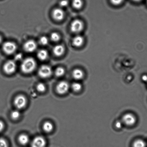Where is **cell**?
I'll list each match as a JSON object with an SVG mask.
<instances>
[{
	"mask_svg": "<svg viewBox=\"0 0 147 147\" xmlns=\"http://www.w3.org/2000/svg\"><path fill=\"white\" fill-rule=\"evenodd\" d=\"M37 67L35 60L32 57H28L24 60L21 65V69L23 73L29 74L32 72Z\"/></svg>",
	"mask_w": 147,
	"mask_h": 147,
	"instance_id": "1",
	"label": "cell"
},
{
	"mask_svg": "<svg viewBox=\"0 0 147 147\" xmlns=\"http://www.w3.org/2000/svg\"><path fill=\"white\" fill-rule=\"evenodd\" d=\"M2 48L3 51L5 54L11 55L15 52L17 47L15 43L11 41H7L3 44Z\"/></svg>",
	"mask_w": 147,
	"mask_h": 147,
	"instance_id": "2",
	"label": "cell"
},
{
	"mask_svg": "<svg viewBox=\"0 0 147 147\" xmlns=\"http://www.w3.org/2000/svg\"><path fill=\"white\" fill-rule=\"evenodd\" d=\"M52 73L51 67L47 65H43L39 69L38 74L43 78H47L51 76Z\"/></svg>",
	"mask_w": 147,
	"mask_h": 147,
	"instance_id": "3",
	"label": "cell"
},
{
	"mask_svg": "<svg viewBox=\"0 0 147 147\" xmlns=\"http://www.w3.org/2000/svg\"><path fill=\"white\" fill-rule=\"evenodd\" d=\"M3 68L4 72L7 74H12L16 71V65L15 62L13 60H9L4 64Z\"/></svg>",
	"mask_w": 147,
	"mask_h": 147,
	"instance_id": "4",
	"label": "cell"
},
{
	"mask_svg": "<svg viewBox=\"0 0 147 147\" xmlns=\"http://www.w3.org/2000/svg\"><path fill=\"white\" fill-rule=\"evenodd\" d=\"M84 24L81 21L79 20H76L72 22L70 25V30L73 32L79 33L83 30Z\"/></svg>",
	"mask_w": 147,
	"mask_h": 147,
	"instance_id": "5",
	"label": "cell"
},
{
	"mask_svg": "<svg viewBox=\"0 0 147 147\" xmlns=\"http://www.w3.org/2000/svg\"><path fill=\"white\" fill-rule=\"evenodd\" d=\"M122 122L128 126H132L136 123V119L133 115L131 113H126L122 117Z\"/></svg>",
	"mask_w": 147,
	"mask_h": 147,
	"instance_id": "6",
	"label": "cell"
},
{
	"mask_svg": "<svg viewBox=\"0 0 147 147\" xmlns=\"http://www.w3.org/2000/svg\"><path fill=\"white\" fill-rule=\"evenodd\" d=\"M27 100L25 96L19 95L16 97L14 100V104L16 107L19 109H22L26 105Z\"/></svg>",
	"mask_w": 147,
	"mask_h": 147,
	"instance_id": "7",
	"label": "cell"
},
{
	"mask_svg": "<svg viewBox=\"0 0 147 147\" xmlns=\"http://www.w3.org/2000/svg\"><path fill=\"white\" fill-rule=\"evenodd\" d=\"M37 47V44L33 40H29L24 43V48L27 52L32 53L35 51Z\"/></svg>",
	"mask_w": 147,
	"mask_h": 147,
	"instance_id": "8",
	"label": "cell"
},
{
	"mask_svg": "<svg viewBox=\"0 0 147 147\" xmlns=\"http://www.w3.org/2000/svg\"><path fill=\"white\" fill-rule=\"evenodd\" d=\"M69 85L67 82L62 81L58 83L56 87V90L58 93L60 94H64L68 91Z\"/></svg>",
	"mask_w": 147,
	"mask_h": 147,
	"instance_id": "9",
	"label": "cell"
},
{
	"mask_svg": "<svg viewBox=\"0 0 147 147\" xmlns=\"http://www.w3.org/2000/svg\"><path fill=\"white\" fill-rule=\"evenodd\" d=\"M64 11L61 8H56L53 10V11L52 16L53 18L56 21H62L64 18Z\"/></svg>",
	"mask_w": 147,
	"mask_h": 147,
	"instance_id": "10",
	"label": "cell"
},
{
	"mask_svg": "<svg viewBox=\"0 0 147 147\" xmlns=\"http://www.w3.org/2000/svg\"><path fill=\"white\" fill-rule=\"evenodd\" d=\"M46 145L45 139L41 136L34 138L31 143V147H45Z\"/></svg>",
	"mask_w": 147,
	"mask_h": 147,
	"instance_id": "11",
	"label": "cell"
},
{
	"mask_svg": "<svg viewBox=\"0 0 147 147\" xmlns=\"http://www.w3.org/2000/svg\"><path fill=\"white\" fill-rule=\"evenodd\" d=\"M65 51L64 47L63 45H56L53 49V52L55 55L57 57H60L64 54Z\"/></svg>",
	"mask_w": 147,
	"mask_h": 147,
	"instance_id": "12",
	"label": "cell"
},
{
	"mask_svg": "<svg viewBox=\"0 0 147 147\" xmlns=\"http://www.w3.org/2000/svg\"><path fill=\"white\" fill-rule=\"evenodd\" d=\"M72 76L73 78L76 80H81L84 77V73L80 69H76L73 71Z\"/></svg>",
	"mask_w": 147,
	"mask_h": 147,
	"instance_id": "13",
	"label": "cell"
},
{
	"mask_svg": "<svg viewBox=\"0 0 147 147\" xmlns=\"http://www.w3.org/2000/svg\"><path fill=\"white\" fill-rule=\"evenodd\" d=\"M84 38L81 36L77 35L73 38L72 43L73 45L76 47H81L84 42Z\"/></svg>",
	"mask_w": 147,
	"mask_h": 147,
	"instance_id": "14",
	"label": "cell"
},
{
	"mask_svg": "<svg viewBox=\"0 0 147 147\" xmlns=\"http://www.w3.org/2000/svg\"><path fill=\"white\" fill-rule=\"evenodd\" d=\"M37 57L40 60L44 61L47 59L48 57V52L45 50H40L37 53Z\"/></svg>",
	"mask_w": 147,
	"mask_h": 147,
	"instance_id": "15",
	"label": "cell"
},
{
	"mask_svg": "<svg viewBox=\"0 0 147 147\" xmlns=\"http://www.w3.org/2000/svg\"><path fill=\"white\" fill-rule=\"evenodd\" d=\"M29 141V138L28 136L25 134L20 135L18 138V141L21 145H26Z\"/></svg>",
	"mask_w": 147,
	"mask_h": 147,
	"instance_id": "16",
	"label": "cell"
},
{
	"mask_svg": "<svg viewBox=\"0 0 147 147\" xmlns=\"http://www.w3.org/2000/svg\"><path fill=\"white\" fill-rule=\"evenodd\" d=\"M43 128L46 132H49L53 130V126L52 124L49 122H46L43 125Z\"/></svg>",
	"mask_w": 147,
	"mask_h": 147,
	"instance_id": "17",
	"label": "cell"
},
{
	"mask_svg": "<svg viewBox=\"0 0 147 147\" xmlns=\"http://www.w3.org/2000/svg\"><path fill=\"white\" fill-rule=\"evenodd\" d=\"M72 5L76 9H80L83 7V0H73Z\"/></svg>",
	"mask_w": 147,
	"mask_h": 147,
	"instance_id": "18",
	"label": "cell"
},
{
	"mask_svg": "<svg viewBox=\"0 0 147 147\" xmlns=\"http://www.w3.org/2000/svg\"><path fill=\"white\" fill-rule=\"evenodd\" d=\"M146 144L143 140L141 139L137 140L133 144V147H146Z\"/></svg>",
	"mask_w": 147,
	"mask_h": 147,
	"instance_id": "19",
	"label": "cell"
},
{
	"mask_svg": "<svg viewBox=\"0 0 147 147\" xmlns=\"http://www.w3.org/2000/svg\"><path fill=\"white\" fill-rule=\"evenodd\" d=\"M82 87V85L81 84L78 82H75L73 83L72 85V88L74 91L75 92H79L81 90Z\"/></svg>",
	"mask_w": 147,
	"mask_h": 147,
	"instance_id": "20",
	"label": "cell"
},
{
	"mask_svg": "<svg viewBox=\"0 0 147 147\" xmlns=\"http://www.w3.org/2000/svg\"><path fill=\"white\" fill-rule=\"evenodd\" d=\"M65 71L64 69L62 67H58L56 69L55 71V74L58 77H60L64 75Z\"/></svg>",
	"mask_w": 147,
	"mask_h": 147,
	"instance_id": "21",
	"label": "cell"
},
{
	"mask_svg": "<svg viewBox=\"0 0 147 147\" xmlns=\"http://www.w3.org/2000/svg\"><path fill=\"white\" fill-rule=\"evenodd\" d=\"M50 38L52 41L54 42H58L60 40V36L58 34L57 32L52 33L50 36Z\"/></svg>",
	"mask_w": 147,
	"mask_h": 147,
	"instance_id": "22",
	"label": "cell"
},
{
	"mask_svg": "<svg viewBox=\"0 0 147 147\" xmlns=\"http://www.w3.org/2000/svg\"><path fill=\"white\" fill-rule=\"evenodd\" d=\"M49 40L48 38L46 36H42L40 38L39 42L41 45L45 46L47 45L49 43Z\"/></svg>",
	"mask_w": 147,
	"mask_h": 147,
	"instance_id": "23",
	"label": "cell"
},
{
	"mask_svg": "<svg viewBox=\"0 0 147 147\" xmlns=\"http://www.w3.org/2000/svg\"><path fill=\"white\" fill-rule=\"evenodd\" d=\"M11 116L13 119H18L20 116V112L18 110L13 111L12 112Z\"/></svg>",
	"mask_w": 147,
	"mask_h": 147,
	"instance_id": "24",
	"label": "cell"
},
{
	"mask_svg": "<svg viewBox=\"0 0 147 147\" xmlns=\"http://www.w3.org/2000/svg\"><path fill=\"white\" fill-rule=\"evenodd\" d=\"M37 90L40 92H43L46 90V86L44 83H39L37 85Z\"/></svg>",
	"mask_w": 147,
	"mask_h": 147,
	"instance_id": "25",
	"label": "cell"
},
{
	"mask_svg": "<svg viewBox=\"0 0 147 147\" xmlns=\"http://www.w3.org/2000/svg\"><path fill=\"white\" fill-rule=\"evenodd\" d=\"M69 4L68 1V0H61L59 3V4L62 7H67Z\"/></svg>",
	"mask_w": 147,
	"mask_h": 147,
	"instance_id": "26",
	"label": "cell"
},
{
	"mask_svg": "<svg viewBox=\"0 0 147 147\" xmlns=\"http://www.w3.org/2000/svg\"><path fill=\"white\" fill-rule=\"evenodd\" d=\"M0 147H8L6 141L3 138L0 139Z\"/></svg>",
	"mask_w": 147,
	"mask_h": 147,
	"instance_id": "27",
	"label": "cell"
},
{
	"mask_svg": "<svg viewBox=\"0 0 147 147\" xmlns=\"http://www.w3.org/2000/svg\"><path fill=\"white\" fill-rule=\"evenodd\" d=\"M123 1L124 0H110L112 3L116 5H120L123 2Z\"/></svg>",
	"mask_w": 147,
	"mask_h": 147,
	"instance_id": "28",
	"label": "cell"
},
{
	"mask_svg": "<svg viewBox=\"0 0 147 147\" xmlns=\"http://www.w3.org/2000/svg\"><path fill=\"white\" fill-rule=\"evenodd\" d=\"M115 126H116V127L117 128V129H120L122 128V122L119 121H117L116 122Z\"/></svg>",
	"mask_w": 147,
	"mask_h": 147,
	"instance_id": "29",
	"label": "cell"
},
{
	"mask_svg": "<svg viewBox=\"0 0 147 147\" xmlns=\"http://www.w3.org/2000/svg\"><path fill=\"white\" fill-rule=\"evenodd\" d=\"M22 54L19 53V54H18L15 56V59L16 60L19 61V60H21L22 59Z\"/></svg>",
	"mask_w": 147,
	"mask_h": 147,
	"instance_id": "30",
	"label": "cell"
},
{
	"mask_svg": "<svg viewBox=\"0 0 147 147\" xmlns=\"http://www.w3.org/2000/svg\"><path fill=\"white\" fill-rule=\"evenodd\" d=\"M4 127V124L1 121H0V132L3 130Z\"/></svg>",
	"mask_w": 147,
	"mask_h": 147,
	"instance_id": "31",
	"label": "cell"
},
{
	"mask_svg": "<svg viewBox=\"0 0 147 147\" xmlns=\"http://www.w3.org/2000/svg\"><path fill=\"white\" fill-rule=\"evenodd\" d=\"M142 80L145 82H147V76L146 75H144L142 76Z\"/></svg>",
	"mask_w": 147,
	"mask_h": 147,
	"instance_id": "32",
	"label": "cell"
},
{
	"mask_svg": "<svg viewBox=\"0 0 147 147\" xmlns=\"http://www.w3.org/2000/svg\"><path fill=\"white\" fill-rule=\"evenodd\" d=\"M132 1H135V2H139L142 1V0H132Z\"/></svg>",
	"mask_w": 147,
	"mask_h": 147,
	"instance_id": "33",
	"label": "cell"
},
{
	"mask_svg": "<svg viewBox=\"0 0 147 147\" xmlns=\"http://www.w3.org/2000/svg\"><path fill=\"white\" fill-rule=\"evenodd\" d=\"M2 38H1V37L0 36V44H1V42H2Z\"/></svg>",
	"mask_w": 147,
	"mask_h": 147,
	"instance_id": "34",
	"label": "cell"
}]
</instances>
